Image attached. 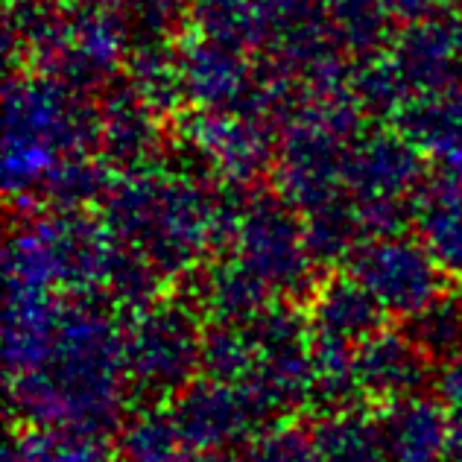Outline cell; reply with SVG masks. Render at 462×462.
<instances>
[]
</instances>
